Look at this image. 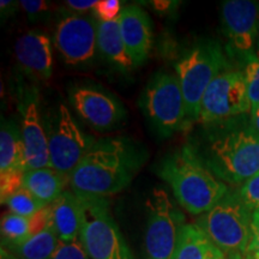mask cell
<instances>
[{
  "mask_svg": "<svg viewBox=\"0 0 259 259\" xmlns=\"http://www.w3.org/2000/svg\"><path fill=\"white\" fill-rule=\"evenodd\" d=\"M144 160L143 150L127 138L95 141L71 173V190L80 197L106 198L126 189Z\"/></svg>",
  "mask_w": 259,
  "mask_h": 259,
  "instance_id": "obj_1",
  "label": "cell"
},
{
  "mask_svg": "<svg viewBox=\"0 0 259 259\" xmlns=\"http://www.w3.org/2000/svg\"><path fill=\"white\" fill-rule=\"evenodd\" d=\"M210 127L208 144L198 151L205 166L223 183L242 185L259 173V132L244 116Z\"/></svg>",
  "mask_w": 259,
  "mask_h": 259,
  "instance_id": "obj_2",
  "label": "cell"
},
{
  "mask_svg": "<svg viewBox=\"0 0 259 259\" xmlns=\"http://www.w3.org/2000/svg\"><path fill=\"white\" fill-rule=\"evenodd\" d=\"M157 174L169 185L180 205L192 215L208 212L229 191L191 145L167 155L158 163Z\"/></svg>",
  "mask_w": 259,
  "mask_h": 259,
  "instance_id": "obj_3",
  "label": "cell"
},
{
  "mask_svg": "<svg viewBox=\"0 0 259 259\" xmlns=\"http://www.w3.org/2000/svg\"><path fill=\"white\" fill-rule=\"evenodd\" d=\"M187 120H198L200 103L208 87L220 73L229 69L221 45L215 40H199L181 56L176 65Z\"/></svg>",
  "mask_w": 259,
  "mask_h": 259,
  "instance_id": "obj_4",
  "label": "cell"
},
{
  "mask_svg": "<svg viewBox=\"0 0 259 259\" xmlns=\"http://www.w3.org/2000/svg\"><path fill=\"white\" fill-rule=\"evenodd\" d=\"M251 223L252 211L235 190L228 191L211 210L200 216L197 225L228 259H241L248 253Z\"/></svg>",
  "mask_w": 259,
  "mask_h": 259,
  "instance_id": "obj_5",
  "label": "cell"
},
{
  "mask_svg": "<svg viewBox=\"0 0 259 259\" xmlns=\"http://www.w3.org/2000/svg\"><path fill=\"white\" fill-rule=\"evenodd\" d=\"M78 197L82 206L79 240L89 259H136L112 218L108 199Z\"/></svg>",
  "mask_w": 259,
  "mask_h": 259,
  "instance_id": "obj_6",
  "label": "cell"
},
{
  "mask_svg": "<svg viewBox=\"0 0 259 259\" xmlns=\"http://www.w3.org/2000/svg\"><path fill=\"white\" fill-rule=\"evenodd\" d=\"M139 106L160 137H169L189 121L179 78L174 73L155 74L142 93Z\"/></svg>",
  "mask_w": 259,
  "mask_h": 259,
  "instance_id": "obj_7",
  "label": "cell"
},
{
  "mask_svg": "<svg viewBox=\"0 0 259 259\" xmlns=\"http://www.w3.org/2000/svg\"><path fill=\"white\" fill-rule=\"evenodd\" d=\"M147 211L145 259H173L181 231L186 225L185 216L162 189L151 191L147 199Z\"/></svg>",
  "mask_w": 259,
  "mask_h": 259,
  "instance_id": "obj_8",
  "label": "cell"
},
{
  "mask_svg": "<svg viewBox=\"0 0 259 259\" xmlns=\"http://www.w3.org/2000/svg\"><path fill=\"white\" fill-rule=\"evenodd\" d=\"M251 109L245 73L229 67L204 93L197 121L204 126L221 124L244 116Z\"/></svg>",
  "mask_w": 259,
  "mask_h": 259,
  "instance_id": "obj_9",
  "label": "cell"
},
{
  "mask_svg": "<svg viewBox=\"0 0 259 259\" xmlns=\"http://www.w3.org/2000/svg\"><path fill=\"white\" fill-rule=\"evenodd\" d=\"M94 143V138L79 127L69 108L60 105L56 121L48 135L51 168L70 178Z\"/></svg>",
  "mask_w": 259,
  "mask_h": 259,
  "instance_id": "obj_10",
  "label": "cell"
},
{
  "mask_svg": "<svg viewBox=\"0 0 259 259\" xmlns=\"http://www.w3.org/2000/svg\"><path fill=\"white\" fill-rule=\"evenodd\" d=\"M222 28L229 50L246 64L255 57L259 37V3L227 0L221 8Z\"/></svg>",
  "mask_w": 259,
  "mask_h": 259,
  "instance_id": "obj_11",
  "label": "cell"
},
{
  "mask_svg": "<svg viewBox=\"0 0 259 259\" xmlns=\"http://www.w3.org/2000/svg\"><path fill=\"white\" fill-rule=\"evenodd\" d=\"M54 44L65 64L79 66L90 63L97 48L96 21L90 16H65L57 25Z\"/></svg>",
  "mask_w": 259,
  "mask_h": 259,
  "instance_id": "obj_12",
  "label": "cell"
},
{
  "mask_svg": "<svg viewBox=\"0 0 259 259\" xmlns=\"http://www.w3.org/2000/svg\"><path fill=\"white\" fill-rule=\"evenodd\" d=\"M70 99L77 114L96 131L115 127L125 116L118 100L95 87H74L70 92Z\"/></svg>",
  "mask_w": 259,
  "mask_h": 259,
  "instance_id": "obj_13",
  "label": "cell"
},
{
  "mask_svg": "<svg viewBox=\"0 0 259 259\" xmlns=\"http://www.w3.org/2000/svg\"><path fill=\"white\" fill-rule=\"evenodd\" d=\"M34 92L25 95L21 102V132L28 169L51 167L48 136L38 109L37 95Z\"/></svg>",
  "mask_w": 259,
  "mask_h": 259,
  "instance_id": "obj_14",
  "label": "cell"
},
{
  "mask_svg": "<svg viewBox=\"0 0 259 259\" xmlns=\"http://www.w3.org/2000/svg\"><path fill=\"white\" fill-rule=\"evenodd\" d=\"M119 25L131 59L136 66L143 64L154 45L153 25L147 12L135 5L125 6L119 16Z\"/></svg>",
  "mask_w": 259,
  "mask_h": 259,
  "instance_id": "obj_15",
  "label": "cell"
},
{
  "mask_svg": "<svg viewBox=\"0 0 259 259\" xmlns=\"http://www.w3.org/2000/svg\"><path fill=\"white\" fill-rule=\"evenodd\" d=\"M15 53L24 72L37 79H48L53 70V56L50 37L37 30L28 31L18 37Z\"/></svg>",
  "mask_w": 259,
  "mask_h": 259,
  "instance_id": "obj_16",
  "label": "cell"
},
{
  "mask_svg": "<svg viewBox=\"0 0 259 259\" xmlns=\"http://www.w3.org/2000/svg\"><path fill=\"white\" fill-rule=\"evenodd\" d=\"M52 225L61 242H72L79 239L82 229L80 199L72 190H66L56 202L51 204Z\"/></svg>",
  "mask_w": 259,
  "mask_h": 259,
  "instance_id": "obj_17",
  "label": "cell"
},
{
  "mask_svg": "<svg viewBox=\"0 0 259 259\" xmlns=\"http://www.w3.org/2000/svg\"><path fill=\"white\" fill-rule=\"evenodd\" d=\"M70 185V178L53 168L28 169L23 176V189L46 205H51L63 194Z\"/></svg>",
  "mask_w": 259,
  "mask_h": 259,
  "instance_id": "obj_18",
  "label": "cell"
},
{
  "mask_svg": "<svg viewBox=\"0 0 259 259\" xmlns=\"http://www.w3.org/2000/svg\"><path fill=\"white\" fill-rule=\"evenodd\" d=\"M27 169L21 128L14 120H3L0 128V174L25 173Z\"/></svg>",
  "mask_w": 259,
  "mask_h": 259,
  "instance_id": "obj_19",
  "label": "cell"
},
{
  "mask_svg": "<svg viewBox=\"0 0 259 259\" xmlns=\"http://www.w3.org/2000/svg\"><path fill=\"white\" fill-rule=\"evenodd\" d=\"M173 259H227L197 223H186L181 231Z\"/></svg>",
  "mask_w": 259,
  "mask_h": 259,
  "instance_id": "obj_20",
  "label": "cell"
},
{
  "mask_svg": "<svg viewBox=\"0 0 259 259\" xmlns=\"http://www.w3.org/2000/svg\"><path fill=\"white\" fill-rule=\"evenodd\" d=\"M97 48L102 56L118 69L127 71L136 67L122 40L119 18L97 23Z\"/></svg>",
  "mask_w": 259,
  "mask_h": 259,
  "instance_id": "obj_21",
  "label": "cell"
},
{
  "mask_svg": "<svg viewBox=\"0 0 259 259\" xmlns=\"http://www.w3.org/2000/svg\"><path fill=\"white\" fill-rule=\"evenodd\" d=\"M59 242L53 225H51L11 251L18 259H53Z\"/></svg>",
  "mask_w": 259,
  "mask_h": 259,
  "instance_id": "obj_22",
  "label": "cell"
},
{
  "mask_svg": "<svg viewBox=\"0 0 259 259\" xmlns=\"http://www.w3.org/2000/svg\"><path fill=\"white\" fill-rule=\"evenodd\" d=\"M3 247L12 248L22 245L29 239V219L14 212L4 213L2 218Z\"/></svg>",
  "mask_w": 259,
  "mask_h": 259,
  "instance_id": "obj_23",
  "label": "cell"
},
{
  "mask_svg": "<svg viewBox=\"0 0 259 259\" xmlns=\"http://www.w3.org/2000/svg\"><path fill=\"white\" fill-rule=\"evenodd\" d=\"M9 206L10 212H14L16 215L23 216V218L30 219L35 213L40 211L41 209L46 208V204L38 200L36 197L32 196L28 190L22 189L18 192L12 194L10 198L6 199L4 203Z\"/></svg>",
  "mask_w": 259,
  "mask_h": 259,
  "instance_id": "obj_24",
  "label": "cell"
},
{
  "mask_svg": "<svg viewBox=\"0 0 259 259\" xmlns=\"http://www.w3.org/2000/svg\"><path fill=\"white\" fill-rule=\"evenodd\" d=\"M245 79L251 107H259V58L254 57L245 65Z\"/></svg>",
  "mask_w": 259,
  "mask_h": 259,
  "instance_id": "obj_25",
  "label": "cell"
},
{
  "mask_svg": "<svg viewBox=\"0 0 259 259\" xmlns=\"http://www.w3.org/2000/svg\"><path fill=\"white\" fill-rule=\"evenodd\" d=\"M238 194L252 212L259 211V173L239 187Z\"/></svg>",
  "mask_w": 259,
  "mask_h": 259,
  "instance_id": "obj_26",
  "label": "cell"
},
{
  "mask_svg": "<svg viewBox=\"0 0 259 259\" xmlns=\"http://www.w3.org/2000/svg\"><path fill=\"white\" fill-rule=\"evenodd\" d=\"M94 10L100 18V22H111L119 18L122 8L119 0H101L97 2Z\"/></svg>",
  "mask_w": 259,
  "mask_h": 259,
  "instance_id": "obj_27",
  "label": "cell"
},
{
  "mask_svg": "<svg viewBox=\"0 0 259 259\" xmlns=\"http://www.w3.org/2000/svg\"><path fill=\"white\" fill-rule=\"evenodd\" d=\"M53 259H89V257L78 239L72 242L60 241Z\"/></svg>",
  "mask_w": 259,
  "mask_h": 259,
  "instance_id": "obj_28",
  "label": "cell"
},
{
  "mask_svg": "<svg viewBox=\"0 0 259 259\" xmlns=\"http://www.w3.org/2000/svg\"><path fill=\"white\" fill-rule=\"evenodd\" d=\"M52 225V209L51 205L41 209L40 211L35 213L32 218L29 219V238L38 234L42 231Z\"/></svg>",
  "mask_w": 259,
  "mask_h": 259,
  "instance_id": "obj_29",
  "label": "cell"
},
{
  "mask_svg": "<svg viewBox=\"0 0 259 259\" xmlns=\"http://www.w3.org/2000/svg\"><path fill=\"white\" fill-rule=\"evenodd\" d=\"M18 4L22 6L25 14L32 19L44 18L50 10V5L42 0H23V2H19Z\"/></svg>",
  "mask_w": 259,
  "mask_h": 259,
  "instance_id": "obj_30",
  "label": "cell"
},
{
  "mask_svg": "<svg viewBox=\"0 0 259 259\" xmlns=\"http://www.w3.org/2000/svg\"><path fill=\"white\" fill-rule=\"evenodd\" d=\"M247 254L253 259H259V211L252 212L251 242Z\"/></svg>",
  "mask_w": 259,
  "mask_h": 259,
  "instance_id": "obj_31",
  "label": "cell"
},
{
  "mask_svg": "<svg viewBox=\"0 0 259 259\" xmlns=\"http://www.w3.org/2000/svg\"><path fill=\"white\" fill-rule=\"evenodd\" d=\"M66 4L74 11L85 12L90 9H95L97 2L96 0H69Z\"/></svg>",
  "mask_w": 259,
  "mask_h": 259,
  "instance_id": "obj_32",
  "label": "cell"
},
{
  "mask_svg": "<svg viewBox=\"0 0 259 259\" xmlns=\"http://www.w3.org/2000/svg\"><path fill=\"white\" fill-rule=\"evenodd\" d=\"M250 122L251 125L259 132V107H255V108L251 109Z\"/></svg>",
  "mask_w": 259,
  "mask_h": 259,
  "instance_id": "obj_33",
  "label": "cell"
},
{
  "mask_svg": "<svg viewBox=\"0 0 259 259\" xmlns=\"http://www.w3.org/2000/svg\"><path fill=\"white\" fill-rule=\"evenodd\" d=\"M2 259H18V258L15 257L12 253H10L9 251H6L4 247H2Z\"/></svg>",
  "mask_w": 259,
  "mask_h": 259,
  "instance_id": "obj_34",
  "label": "cell"
},
{
  "mask_svg": "<svg viewBox=\"0 0 259 259\" xmlns=\"http://www.w3.org/2000/svg\"><path fill=\"white\" fill-rule=\"evenodd\" d=\"M255 57L259 58V37H258V44H257V51H255Z\"/></svg>",
  "mask_w": 259,
  "mask_h": 259,
  "instance_id": "obj_35",
  "label": "cell"
}]
</instances>
